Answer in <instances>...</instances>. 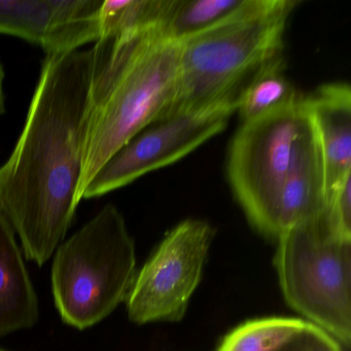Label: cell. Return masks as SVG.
Masks as SVG:
<instances>
[{"label": "cell", "instance_id": "1", "mask_svg": "<svg viewBox=\"0 0 351 351\" xmlns=\"http://www.w3.org/2000/svg\"><path fill=\"white\" fill-rule=\"evenodd\" d=\"M91 75V49L46 56L21 134L0 165V213L38 266L64 241L79 206Z\"/></svg>", "mask_w": 351, "mask_h": 351}, {"label": "cell", "instance_id": "2", "mask_svg": "<svg viewBox=\"0 0 351 351\" xmlns=\"http://www.w3.org/2000/svg\"><path fill=\"white\" fill-rule=\"evenodd\" d=\"M180 47L161 26L94 44L77 202L102 166L165 112L178 80Z\"/></svg>", "mask_w": 351, "mask_h": 351}, {"label": "cell", "instance_id": "3", "mask_svg": "<svg viewBox=\"0 0 351 351\" xmlns=\"http://www.w3.org/2000/svg\"><path fill=\"white\" fill-rule=\"evenodd\" d=\"M298 0H256L237 17L182 42L173 95L159 121L240 94L282 57L287 20Z\"/></svg>", "mask_w": 351, "mask_h": 351}, {"label": "cell", "instance_id": "4", "mask_svg": "<svg viewBox=\"0 0 351 351\" xmlns=\"http://www.w3.org/2000/svg\"><path fill=\"white\" fill-rule=\"evenodd\" d=\"M135 277L134 241L121 211L106 204L55 252L57 310L73 328L95 326L126 301Z\"/></svg>", "mask_w": 351, "mask_h": 351}, {"label": "cell", "instance_id": "5", "mask_svg": "<svg viewBox=\"0 0 351 351\" xmlns=\"http://www.w3.org/2000/svg\"><path fill=\"white\" fill-rule=\"evenodd\" d=\"M317 143L306 96L242 122L228 153L227 174L250 223L276 238L279 197L309 149Z\"/></svg>", "mask_w": 351, "mask_h": 351}, {"label": "cell", "instance_id": "6", "mask_svg": "<svg viewBox=\"0 0 351 351\" xmlns=\"http://www.w3.org/2000/svg\"><path fill=\"white\" fill-rule=\"evenodd\" d=\"M274 264L287 304L339 343L351 340V239L324 215L276 239Z\"/></svg>", "mask_w": 351, "mask_h": 351}, {"label": "cell", "instance_id": "7", "mask_svg": "<svg viewBox=\"0 0 351 351\" xmlns=\"http://www.w3.org/2000/svg\"><path fill=\"white\" fill-rule=\"evenodd\" d=\"M215 231L208 221L190 219L164 238L136 274L127 298L131 322H180L202 276Z\"/></svg>", "mask_w": 351, "mask_h": 351}, {"label": "cell", "instance_id": "8", "mask_svg": "<svg viewBox=\"0 0 351 351\" xmlns=\"http://www.w3.org/2000/svg\"><path fill=\"white\" fill-rule=\"evenodd\" d=\"M237 106L238 99L225 100L149 125L102 166L81 200L104 196L186 157L223 132Z\"/></svg>", "mask_w": 351, "mask_h": 351}, {"label": "cell", "instance_id": "9", "mask_svg": "<svg viewBox=\"0 0 351 351\" xmlns=\"http://www.w3.org/2000/svg\"><path fill=\"white\" fill-rule=\"evenodd\" d=\"M104 0H0V34L40 47L46 56L99 40Z\"/></svg>", "mask_w": 351, "mask_h": 351}, {"label": "cell", "instance_id": "10", "mask_svg": "<svg viewBox=\"0 0 351 351\" xmlns=\"http://www.w3.org/2000/svg\"><path fill=\"white\" fill-rule=\"evenodd\" d=\"M326 176V205L351 176V88L324 84L306 97Z\"/></svg>", "mask_w": 351, "mask_h": 351}, {"label": "cell", "instance_id": "11", "mask_svg": "<svg viewBox=\"0 0 351 351\" xmlns=\"http://www.w3.org/2000/svg\"><path fill=\"white\" fill-rule=\"evenodd\" d=\"M15 235L0 213V338L32 328L40 315L38 297Z\"/></svg>", "mask_w": 351, "mask_h": 351}, {"label": "cell", "instance_id": "12", "mask_svg": "<svg viewBox=\"0 0 351 351\" xmlns=\"http://www.w3.org/2000/svg\"><path fill=\"white\" fill-rule=\"evenodd\" d=\"M256 0H173L162 26L166 36L184 42L247 11Z\"/></svg>", "mask_w": 351, "mask_h": 351}, {"label": "cell", "instance_id": "13", "mask_svg": "<svg viewBox=\"0 0 351 351\" xmlns=\"http://www.w3.org/2000/svg\"><path fill=\"white\" fill-rule=\"evenodd\" d=\"M285 57L269 63L242 90L237 112L242 122L293 104L301 97L285 73Z\"/></svg>", "mask_w": 351, "mask_h": 351}, {"label": "cell", "instance_id": "14", "mask_svg": "<svg viewBox=\"0 0 351 351\" xmlns=\"http://www.w3.org/2000/svg\"><path fill=\"white\" fill-rule=\"evenodd\" d=\"M173 0H104L99 12V40L163 26Z\"/></svg>", "mask_w": 351, "mask_h": 351}, {"label": "cell", "instance_id": "15", "mask_svg": "<svg viewBox=\"0 0 351 351\" xmlns=\"http://www.w3.org/2000/svg\"><path fill=\"white\" fill-rule=\"evenodd\" d=\"M305 322L287 317L250 320L229 332L217 351H277Z\"/></svg>", "mask_w": 351, "mask_h": 351}, {"label": "cell", "instance_id": "16", "mask_svg": "<svg viewBox=\"0 0 351 351\" xmlns=\"http://www.w3.org/2000/svg\"><path fill=\"white\" fill-rule=\"evenodd\" d=\"M277 351H342L340 343L315 324L304 326Z\"/></svg>", "mask_w": 351, "mask_h": 351}, {"label": "cell", "instance_id": "17", "mask_svg": "<svg viewBox=\"0 0 351 351\" xmlns=\"http://www.w3.org/2000/svg\"><path fill=\"white\" fill-rule=\"evenodd\" d=\"M326 215L330 227L339 235L351 239V176L328 200Z\"/></svg>", "mask_w": 351, "mask_h": 351}, {"label": "cell", "instance_id": "18", "mask_svg": "<svg viewBox=\"0 0 351 351\" xmlns=\"http://www.w3.org/2000/svg\"><path fill=\"white\" fill-rule=\"evenodd\" d=\"M3 83H5V71L0 63V117L5 112V91H3Z\"/></svg>", "mask_w": 351, "mask_h": 351}, {"label": "cell", "instance_id": "19", "mask_svg": "<svg viewBox=\"0 0 351 351\" xmlns=\"http://www.w3.org/2000/svg\"><path fill=\"white\" fill-rule=\"evenodd\" d=\"M0 351H3V350H1V349H0Z\"/></svg>", "mask_w": 351, "mask_h": 351}]
</instances>
